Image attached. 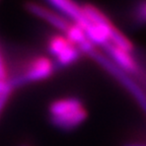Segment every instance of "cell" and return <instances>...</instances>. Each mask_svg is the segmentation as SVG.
Wrapping results in <instances>:
<instances>
[{
  "mask_svg": "<svg viewBox=\"0 0 146 146\" xmlns=\"http://www.w3.org/2000/svg\"><path fill=\"white\" fill-rule=\"evenodd\" d=\"M55 68V64L50 59L46 57L38 58L33 62L31 67L25 73L14 76L11 79L6 80V82L11 88H15L30 82L48 78L54 72Z\"/></svg>",
  "mask_w": 146,
  "mask_h": 146,
  "instance_id": "cell-1",
  "label": "cell"
},
{
  "mask_svg": "<svg viewBox=\"0 0 146 146\" xmlns=\"http://www.w3.org/2000/svg\"><path fill=\"white\" fill-rule=\"evenodd\" d=\"M52 6H54L59 11H61L64 15L69 17L73 23L78 27L84 23L86 17L84 16L82 6L78 5L73 0H47Z\"/></svg>",
  "mask_w": 146,
  "mask_h": 146,
  "instance_id": "cell-2",
  "label": "cell"
},
{
  "mask_svg": "<svg viewBox=\"0 0 146 146\" xmlns=\"http://www.w3.org/2000/svg\"><path fill=\"white\" fill-rule=\"evenodd\" d=\"M25 8H27V11H30L31 13L35 14V15H36L40 18H43L44 21H48L50 25H52L53 27H55L56 29L61 31L62 33L65 32L67 25H69V21H66L65 18L58 15V14L54 13L53 11H51L49 9L41 6V5L36 4V3H34V2L27 3V4H25Z\"/></svg>",
  "mask_w": 146,
  "mask_h": 146,
  "instance_id": "cell-3",
  "label": "cell"
},
{
  "mask_svg": "<svg viewBox=\"0 0 146 146\" xmlns=\"http://www.w3.org/2000/svg\"><path fill=\"white\" fill-rule=\"evenodd\" d=\"M87 112L84 108L79 109L74 112L67 113L61 116L51 117V122L55 127L62 130H72L86 120Z\"/></svg>",
  "mask_w": 146,
  "mask_h": 146,
  "instance_id": "cell-4",
  "label": "cell"
},
{
  "mask_svg": "<svg viewBox=\"0 0 146 146\" xmlns=\"http://www.w3.org/2000/svg\"><path fill=\"white\" fill-rule=\"evenodd\" d=\"M107 47L110 55L113 57L115 62L118 65H120L122 68L127 71H130V72H134L137 70V64L133 59L131 52L118 48L113 45H107Z\"/></svg>",
  "mask_w": 146,
  "mask_h": 146,
  "instance_id": "cell-5",
  "label": "cell"
},
{
  "mask_svg": "<svg viewBox=\"0 0 146 146\" xmlns=\"http://www.w3.org/2000/svg\"><path fill=\"white\" fill-rule=\"evenodd\" d=\"M82 108H83V105L78 98H69L55 100L54 103L51 104L49 111H50L51 117H55L74 112V111H77Z\"/></svg>",
  "mask_w": 146,
  "mask_h": 146,
  "instance_id": "cell-6",
  "label": "cell"
},
{
  "mask_svg": "<svg viewBox=\"0 0 146 146\" xmlns=\"http://www.w3.org/2000/svg\"><path fill=\"white\" fill-rule=\"evenodd\" d=\"M80 51L76 46L71 45L70 47L66 49L62 54H60L57 58H56V64L55 67L57 66H67L70 65L73 62H75L76 60L79 58Z\"/></svg>",
  "mask_w": 146,
  "mask_h": 146,
  "instance_id": "cell-7",
  "label": "cell"
},
{
  "mask_svg": "<svg viewBox=\"0 0 146 146\" xmlns=\"http://www.w3.org/2000/svg\"><path fill=\"white\" fill-rule=\"evenodd\" d=\"M71 45H73V44H71L65 36H55L49 42V51H50L51 55L57 58Z\"/></svg>",
  "mask_w": 146,
  "mask_h": 146,
  "instance_id": "cell-8",
  "label": "cell"
},
{
  "mask_svg": "<svg viewBox=\"0 0 146 146\" xmlns=\"http://www.w3.org/2000/svg\"><path fill=\"white\" fill-rule=\"evenodd\" d=\"M11 90H12L11 87L9 86L7 82H5L4 86L0 90V113L2 112L3 108L6 105L7 100H8V98H9V96L11 94Z\"/></svg>",
  "mask_w": 146,
  "mask_h": 146,
  "instance_id": "cell-9",
  "label": "cell"
},
{
  "mask_svg": "<svg viewBox=\"0 0 146 146\" xmlns=\"http://www.w3.org/2000/svg\"><path fill=\"white\" fill-rule=\"evenodd\" d=\"M136 16L142 23H146V0L139 2L136 9Z\"/></svg>",
  "mask_w": 146,
  "mask_h": 146,
  "instance_id": "cell-10",
  "label": "cell"
},
{
  "mask_svg": "<svg viewBox=\"0 0 146 146\" xmlns=\"http://www.w3.org/2000/svg\"><path fill=\"white\" fill-rule=\"evenodd\" d=\"M0 81H6V70H5L1 53H0Z\"/></svg>",
  "mask_w": 146,
  "mask_h": 146,
  "instance_id": "cell-11",
  "label": "cell"
},
{
  "mask_svg": "<svg viewBox=\"0 0 146 146\" xmlns=\"http://www.w3.org/2000/svg\"><path fill=\"white\" fill-rule=\"evenodd\" d=\"M127 146H144V145H139V144H130V145H127Z\"/></svg>",
  "mask_w": 146,
  "mask_h": 146,
  "instance_id": "cell-12",
  "label": "cell"
},
{
  "mask_svg": "<svg viewBox=\"0 0 146 146\" xmlns=\"http://www.w3.org/2000/svg\"><path fill=\"white\" fill-rule=\"evenodd\" d=\"M21 146H27V145H21Z\"/></svg>",
  "mask_w": 146,
  "mask_h": 146,
  "instance_id": "cell-13",
  "label": "cell"
}]
</instances>
